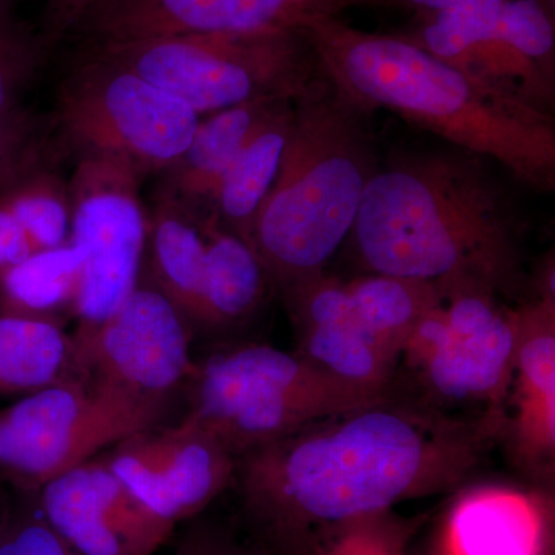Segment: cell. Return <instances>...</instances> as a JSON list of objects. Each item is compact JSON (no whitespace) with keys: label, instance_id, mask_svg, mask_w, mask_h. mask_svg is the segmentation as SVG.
<instances>
[{"label":"cell","instance_id":"cell-1","mask_svg":"<svg viewBox=\"0 0 555 555\" xmlns=\"http://www.w3.org/2000/svg\"><path fill=\"white\" fill-rule=\"evenodd\" d=\"M506 415L467 418L387 397L236 456L235 478L269 555H313L324 537L448 491L476 470Z\"/></svg>","mask_w":555,"mask_h":555},{"label":"cell","instance_id":"cell-2","mask_svg":"<svg viewBox=\"0 0 555 555\" xmlns=\"http://www.w3.org/2000/svg\"><path fill=\"white\" fill-rule=\"evenodd\" d=\"M521 232L491 160L455 149L379 164L352 235L371 273L500 294L518 286Z\"/></svg>","mask_w":555,"mask_h":555},{"label":"cell","instance_id":"cell-3","mask_svg":"<svg viewBox=\"0 0 555 555\" xmlns=\"http://www.w3.org/2000/svg\"><path fill=\"white\" fill-rule=\"evenodd\" d=\"M318 67L367 115L386 109L455 149L499 164L520 184L555 189L553 113L467 75L404 35L323 17L305 28Z\"/></svg>","mask_w":555,"mask_h":555},{"label":"cell","instance_id":"cell-4","mask_svg":"<svg viewBox=\"0 0 555 555\" xmlns=\"http://www.w3.org/2000/svg\"><path fill=\"white\" fill-rule=\"evenodd\" d=\"M369 118L321 72L294 101L280 170L251 230V246L284 297L324 275L352 235L382 164Z\"/></svg>","mask_w":555,"mask_h":555},{"label":"cell","instance_id":"cell-5","mask_svg":"<svg viewBox=\"0 0 555 555\" xmlns=\"http://www.w3.org/2000/svg\"><path fill=\"white\" fill-rule=\"evenodd\" d=\"M184 420L240 456L302 427L389 397L321 371L299 353L243 345L195 363Z\"/></svg>","mask_w":555,"mask_h":555},{"label":"cell","instance_id":"cell-6","mask_svg":"<svg viewBox=\"0 0 555 555\" xmlns=\"http://www.w3.org/2000/svg\"><path fill=\"white\" fill-rule=\"evenodd\" d=\"M203 116L257 100H297L320 75L305 31L185 35L87 46Z\"/></svg>","mask_w":555,"mask_h":555},{"label":"cell","instance_id":"cell-7","mask_svg":"<svg viewBox=\"0 0 555 555\" xmlns=\"http://www.w3.org/2000/svg\"><path fill=\"white\" fill-rule=\"evenodd\" d=\"M199 119L178 98L87 47L61 83L53 126L62 147L76 158L119 159L145 178L178 159Z\"/></svg>","mask_w":555,"mask_h":555},{"label":"cell","instance_id":"cell-8","mask_svg":"<svg viewBox=\"0 0 555 555\" xmlns=\"http://www.w3.org/2000/svg\"><path fill=\"white\" fill-rule=\"evenodd\" d=\"M169 411L89 379L38 390L0 411V476L36 492L131 434L163 425Z\"/></svg>","mask_w":555,"mask_h":555},{"label":"cell","instance_id":"cell-9","mask_svg":"<svg viewBox=\"0 0 555 555\" xmlns=\"http://www.w3.org/2000/svg\"><path fill=\"white\" fill-rule=\"evenodd\" d=\"M517 310L483 288L443 292L401 358L438 403L503 412L513 383Z\"/></svg>","mask_w":555,"mask_h":555},{"label":"cell","instance_id":"cell-10","mask_svg":"<svg viewBox=\"0 0 555 555\" xmlns=\"http://www.w3.org/2000/svg\"><path fill=\"white\" fill-rule=\"evenodd\" d=\"M141 181V175L122 160L78 156L68 190L69 243L87 254L75 306L79 324L101 323L137 287L149 225L139 195Z\"/></svg>","mask_w":555,"mask_h":555},{"label":"cell","instance_id":"cell-11","mask_svg":"<svg viewBox=\"0 0 555 555\" xmlns=\"http://www.w3.org/2000/svg\"><path fill=\"white\" fill-rule=\"evenodd\" d=\"M193 327L142 264L137 287L115 312L72 335L79 378L170 404L188 386L195 361Z\"/></svg>","mask_w":555,"mask_h":555},{"label":"cell","instance_id":"cell-12","mask_svg":"<svg viewBox=\"0 0 555 555\" xmlns=\"http://www.w3.org/2000/svg\"><path fill=\"white\" fill-rule=\"evenodd\" d=\"M366 0H96L78 27L87 46L185 35L305 31Z\"/></svg>","mask_w":555,"mask_h":555},{"label":"cell","instance_id":"cell-13","mask_svg":"<svg viewBox=\"0 0 555 555\" xmlns=\"http://www.w3.org/2000/svg\"><path fill=\"white\" fill-rule=\"evenodd\" d=\"M100 455L134 495L175 525L203 513L235 478V456L184 418L145 427Z\"/></svg>","mask_w":555,"mask_h":555},{"label":"cell","instance_id":"cell-14","mask_svg":"<svg viewBox=\"0 0 555 555\" xmlns=\"http://www.w3.org/2000/svg\"><path fill=\"white\" fill-rule=\"evenodd\" d=\"M36 502L80 555H156L177 526L134 495L101 455L43 485Z\"/></svg>","mask_w":555,"mask_h":555},{"label":"cell","instance_id":"cell-15","mask_svg":"<svg viewBox=\"0 0 555 555\" xmlns=\"http://www.w3.org/2000/svg\"><path fill=\"white\" fill-rule=\"evenodd\" d=\"M286 301L299 356L350 385L389 392L397 361L357 315L346 283L321 275L295 288Z\"/></svg>","mask_w":555,"mask_h":555},{"label":"cell","instance_id":"cell-16","mask_svg":"<svg viewBox=\"0 0 555 555\" xmlns=\"http://www.w3.org/2000/svg\"><path fill=\"white\" fill-rule=\"evenodd\" d=\"M505 0H462L438 17L429 49L454 67L553 113L554 75L500 36Z\"/></svg>","mask_w":555,"mask_h":555},{"label":"cell","instance_id":"cell-17","mask_svg":"<svg viewBox=\"0 0 555 555\" xmlns=\"http://www.w3.org/2000/svg\"><path fill=\"white\" fill-rule=\"evenodd\" d=\"M513 436L531 465H550L555 451V295L517 309Z\"/></svg>","mask_w":555,"mask_h":555},{"label":"cell","instance_id":"cell-18","mask_svg":"<svg viewBox=\"0 0 555 555\" xmlns=\"http://www.w3.org/2000/svg\"><path fill=\"white\" fill-rule=\"evenodd\" d=\"M550 518L535 495L503 486H480L449 511L443 555H546Z\"/></svg>","mask_w":555,"mask_h":555},{"label":"cell","instance_id":"cell-19","mask_svg":"<svg viewBox=\"0 0 555 555\" xmlns=\"http://www.w3.org/2000/svg\"><path fill=\"white\" fill-rule=\"evenodd\" d=\"M291 100H257L201 118L188 149L160 173L158 195L210 217L222 178L262 119ZM295 101V100H294Z\"/></svg>","mask_w":555,"mask_h":555},{"label":"cell","instance_id":"cell-20","mask_svg":"<svg viewBox=\"0 0 555 555\" xmlns=\"http://www.w3.org/2000/svg\"><path fill=\"white\" fill-rule=\"evenodd\" d=\"M147 218L144 268L193 331L201 328L206 273L203 218L160 195Z\"/></svg>","mask_w":555,"mask_h":555},{"label":"cell","instance_id":"cell-21","mask_svg":"<svg viewBox=\"0 0 555 555\" xmlns=\"http://www.w3.org/2000/svg\"><path fill=\"white\" fill-rule=\"evenodd\" d=\"M292 115L294 101H287L258 124L215 196L210 217L250 246L255 219L280 170L291 134Z\"/></svg>","mask_w":555,"mask_h":555},{"label":"cell","instance_id":"cell-22","mask_svg":"<svg viewBox=\"0 0 555 555\" xmlns=\"http://www.w3.org/2000/svg\"><path fill=\"white\" fill-rule=\"evenodd\" d=\"M206 235L201 328L215 331L243 323L257 312L270 283L257 250L214 217L203 218Z\"/></svg>","mask_w":555,"mask_h":555},{"label":"cell","instance_id":"cell-23","mask_svg":"<svg viewBox=\"0 0 555 555\" xmlns=\"http://www.w3.org/2000/svg\"><path fill=\"white\" fill-rule=\"evenodd\" d=\"M87 254L68 243L35 251L0 275V317L43 321L64 327L75 317L80 275Z\"/></svg>","mask_w":555,"mask_h":555},{"label":"cell","instance_id":"cell-24","mask_svg":"<svg viewBox=\"0 0 555 555\" xmlns=\"http://www.w3.org/2000/svg\"><path fill=\"white\" fill-rule=\"evenodd\" d=\"M79 379L75 345L64 327L0 317V397H27Z\"/></svg>","mask_w":555,"mask_h":555},{"label":"cell","instance_id":"cell-25","mask_svg":"<svg viewBox=\"0 0 555 555\" xmlns=\"http://www.w3.org/2000/svg\"><path fill=\"white\" fill-rule=\"evenodd\" d=\"M346 287L357 315L397 363L416 326L443 295L434 284L382 273L358 278Z\"/></svg>","mask_w":555,"mask_h":555},{"label":"cell","instance_id":"cell-26","mask_svg":"<svg viewBox=\"0 0 555 555\" xmlns=\"http://www.w3.org/2000/svg\"><path fill=\"white\" fill-rule=\"evenodd\" d=\"M27 232L36 251L65 246L72 235V199L68 181L53 169L39 167L0 193Z\"/></svg>","mask_w":555,"mask_h":555},{"label":"cell","instance_id":"cell-27","mask_svg":"<svg viewBox=\"0 0 555 555\" xmlns=\"http://www.w3.org/2000/svg\"><path fill=\"white\" fill-rule=\"evenodd\" d=\"M53 122L24 105L0 113V193L30 171L53 164L61 144Z\"/></svg>","mask_w":555,"mask_h":555},{"label":"cell","instance_id":"cell-28","mask_svg":"<svg viewBox=\"0 0 555 555\" xmlns=\"http://www.w3.org/2000/svg\"><path fill=\"white\" fill-rule=\"evenodd\" d=\"M409 537L411 526L383 513L335 529L313 555H408Z\"/></svg>","mask_w":555,"mask_h":555},{"label":"cell","instance_id":"cell-29","mask_svg":"<svg viewBox=\"0 0 555 555\" xmlns=\"http://www.w3.org/2000/svg\"><path fill=\"white\" fill-rule=\"evenodd\" d=\"M21 492V502L9 500L0 524V555H80L42 516L36 492Z\"/></svg>","mask_w":555,"mask_h":555},{"label":"cell","instance_id":"cell-30","mask_svg":"<svg viewBox=\"0 0 555 555\" xmlns=\"http://www.w3.org/2000/svg\"><path fill=\"white\" fill-rule=\"evenodd\" d=\"M43 50L42 40L13 20L0 24V113L22 105V94L38 73Z\"/></svg>","mask_w":555,"mask_h":555},{"label":"cell","instance_id":"cell-31","mask_svg":"<svg viewBox=\"0 0 555 555\" xmlns=\"http://www.w3.org/2000/svg\"><path fill=\"white\" fill-rule=\"evenodd\" d=\"M94 2L96 0H47L40 36L46 49L75 31L79 21Z\"/></svg>","mask_w":555,"mask_h":555},{"label":"cell","instance_id":"cell-32","mask_svg":"<svg viewBox=\"0 0 555 555\" xmlns=\"http://www.w3.org/2000/svg\"><path fill=\"white\" fill-rule=\"evenodd\" d=\"M27 232L10 207L0 199V275L35 254Z\"/></svg>","mask_w":555,"mask_h":555},{"label":"cell","instance_id":"cell-33","mask_svg":"<svg viewBox=\"0 0 555 555\" xmlns=\"http://www.w3.org/2000/svg\"><path fill=\"white\" fill-rule=\"evenodd\" d=\"M173 555H269L266 551H255L243 546L235 540L230 539L214 529H192L179 542Z\"/></svg>","mask_w":555,"mask_h":555},{"label":"cell","instance_id":"cell-34","mask_svg":"<svg viewBox=\"0 0 555 555\" xmlns=\"http://www.w3.org/2000/svg\"><path fill=\"white\" fill-rule=\"evenodd\" d=\"M460 0H366V7H385V9H404L416 11L418 14L433 13L443 10ZM547 5L554 7L555 0H545Z\"/></svg>","mask_w":555,"mask_h":555},{"label":"cell","instance_id":"cell-35","mask_svg":"<svg viewBox=\"0 0 555 555\" xmlns=\"http://www.w3.org/2000/svg\"><path fill=\"white\" fill-rule=\"evenodd\" d=\"M10 7L11 0H0V24L11 20Z\"/></svg>","mask_w":555,"mask_h":555},{"label":"cell","instance_id":"cell-36","mask_svg":"<svg viewBox=\"0 0 555 555\" xmlns=\"http://www.w3.org/2000/svg\"><path fill=\"white\" fill-rule=\"evenodd\" d=\"M7 505H9V499H7L5 492L0 488V524H2V518L5 516Z\"/></svg>","mask_w":555,"mask_h":555}]
</instances>
